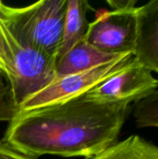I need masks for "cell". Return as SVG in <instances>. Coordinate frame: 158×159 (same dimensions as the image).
<instances>
[{"label": "cell", "instance_id": "1", "mask_svg": "<svg viewBox=\"0 0 158 159\" xmlns=\"http://www.w3.org/2000/svg\"><path fill=\"white\" fill-rule=\"evenodd\" d=\"M130 105L75 98L19 112L4 142L31 157L54 155L90 158L117 141Z\"/></svg>", "mask_w": 158, "mask_h": 159}, {"label": "cell", "instance_id": "2", "mask_svg": "<svg viewBox=\"0 0 158 159\" xmlns=\"http://www.w3.org/2000/svg\"><path fill=\"white\" fill-rule=\"evenodd\" d=\"M67 0H41L27 7L0 1V23L21 46L58 58Z\"/></svg>", "mask_w": 158, "mask_h": 159}, {"label": "cell", "instance_id": "3", "mask_svg": "<svg viewBox=\"0 0 158 159\" xmlns=\"http://www.w3.org/2000/svg\"><path fill=\"white\" fill-rule=\"evenodd\" d=\"M9 62L7 76L15 101L20 106L25 100L56 80L57 59L37 49L20 45L0 23Z\"/></svg>", "mask_w": 158, "mask_h": 159}, {"label": "cell", "instance_id": "4", "mask_svg": "<svg viewBox=\"0 0 158 159\" xmlns=\"http://www.w3.org/2000/svg\"><path fill=\"white\" fill-rule=\"evenodd\" d=\"M133 58V54H125L89 70L58 78L47 88L25 100L19 106V112L34 110L83 95L123 70Z\"/></svg>", "mask_w": 158, "mask_h": 159}, {"label": "cell", "instance_id": "5", "mask_svg": "<svg viewBox=\"0 0 158 159\" xmlns=\"http://www.w3.org/2000/svg\"><path fill=\"white\" fill-rule=\"evenodd\" d=\"M137 7L128 10H104L89 22L86 41L102 52L118 56L133 54L137 36Z\"/></svg>", "mask_w": 158, "mask_h": 159}, {"label": "cell", "instance_id": "6", "mask_svg": "<svg viewBox=\"0 0 158 159\" xmlns=\"http://www.w3.org/2000/svg\"><path fill=\"white\" fill-rule=\"evenodd\" d=\"M158 79L134 57L123 70L87 91L89 99L129 104L138 102L157 90Z\"/></svg>", "mask_w": 158, "mask_h": 159}, {"label": "cell", "instance_id": "7", "mask_svg": "<svg viewBox=\"0 0 158 159\" xmlns=\"http://www.w3.org/2000/svg\"><path fill=\"white\" fill-rule=\"evenodd\" d=\"M137 36L134 57L158 74V0L137 7Z\"/></svg>", "mask_w": 158, "mask_h": 159}, {"label": "cell", "instance_id": "8", "mask_svg": "<svg viewBox=\"0 0 158 159\" xmlns=\"http://www.w3.org/2000/svg\"><path fill=\"white\" fill-rule=\"evenodd\" d=\"M120 56L122 55L115 56L102 52L83 38L57 60L56 79L89 70L93 67L110 62Z\"/></svg>", "mask_w": 158, "mask_h": 159}, {"label": "cell", "instance_id": "9", "mask_svg": "<svg viewBox=\"0 0 158 159\" xmlns=\"http://www.w3.org/2000/svg\"><path fill=\"white\" fill-rule=\"evenodd\" d=\"M90 9L92 7L87 0H67L62 39L57 60L85 38L89 24L87 13Z\"/></svg>", "mask_w": 158, "mask_h": 159}, {"label": "cell", "instance_id": "10", "mask_svg": "<svg viewBox=\"0 0 158 159\" xmlns=\"http://www.w3.org/2000/svg\"><path fill=\"white\" fill-rule=\"evenodd\" d=\"M88 159H158V146L132 135Z\"/></svg>", "mask_w": 158, "mask_h": 159}, {"label": "cell", "instance_id": "11", "mask_svg": "<svg viewBox=\"0 0 158 159\" xmlns=\"http://www.w3.org/2000/svg\"><path fill=\"white\" fill-rule=\"evenodd\" d=\"M134 117L138 128H158V90L135 103Z\"/></svg>", "mask_w": 158, "mask_h": 159}, {"label": "cell", "instance_id": "12", "mask_svg": "<svg viewBox=\"0 0 158 159\" xmlns=\"http://www.w3.org/2000/svg\"><path fill=\"white\" fill-rule=\"evenodd\" d=\"M18 113L19 106L15 101L8 78L0 70V121L10 122Z\"/></svg>", "mask_w": 158, "mask_h": 159}, {"label": "cell", "instance_id": "13", "mask_svg": "<svg viewBox=\"0 0 158 159\" xmlns=\"http://www.w3.org/2000/svg\"><path fill=\"white\" fill-rule=\"evenodd\" d=\"M0 159H34L26 156L8 145L4 141H0Z\"/></svg>", "mask_w": 158, "mask_h": 159}, {"label": "cell", "instance_id": "14", "mask_svg": "<svg viewBox=\"0 0 158 159\" xmlns=\"http://www.w3.org/2000/svg\"><path fill=\"white\" fill-rule=\"evenodd\" d=\"M8 62H9V54L7 50V46L3 31L0 27V70H2L6 75L7 74Z\"/></svg>", "mask_w": 158, "mask_h": 159}, {"label": "cell", "instance_id": "15", "mask_svg": "<svg viewBox=\"0 0 158 159\" xmlns=\"http://www.w3.org/2000/svg\"><path fill=\"white\" fill-rule=\"evenodd\" d=\"M108 5L112 10H128L136 7V0H108Z\"/></svg>", "mask_w": 158, "mask_h": 159}]
</instances>
